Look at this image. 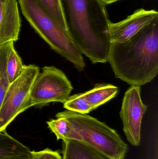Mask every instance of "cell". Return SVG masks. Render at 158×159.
Returning <instances> with one entry per match:
<instances>
[{
  "instance_id": "e0dca14e",
  "label": "cell",
  "mask_w": 158,
  "mask_h": 159,
  "mask_svg": "<svg viewBox=\"0 0 158 159\" xmlns=\"http://www.w3.org/2000/svg\"><path fill=\"white\" fill-rule=\"evenodd\" d=\"M63 104L64 108L66 110L79 114H88L93 111L83 93L70 96Z\"/></svg>"
},
{
  "instance_id": "ffe728a7",
  "label": "cell",
  "mask_w": 158,
  "mask_h": 159,
  "mask_svg": "<svg viewBox=\"0 0 158 159\" xmlns=\"http://www.w3.org/2000/svg\"><path fill=\"white\" fill-rule=\"evenodd\" d=\"M101 1L103 2L106 5H107L111 4L116 2H119L121 0H101Z\"/></svg>"
},
{
  "instance_id": "d6986e66",
  "label": "cell",
  "mask_w": 158,
  "mask_h": 159,
  "mask_svg": "<svg viewBox=\"0 0 158 159\" xmlns=\"http://www.w3.org/2000/svg\"><path fill=\"white\" fill-rule=\"evenodd\" d=\"M31 155L30 156H18V157H12L6 158H2L0 159H30Z\"/></svg>"
},
{
  "instance_id": "52a82bcc",
  "label": "cell",
  "mask_w": 158,
  "mask_h": 159,
  "mask_svg": "<svg viewBox=\"0 0 158 159\" xmlns=\"http://www.w3.org/2000/svg\"><path fill=\"white\" fill-rule=\"evenodd\" d=\"M147 109L141 95V87L132 85L126 91L120 112L127 140L134 146L141 142L142 120Z\"/></svg>"
},
{
  "instance_id": "5b68a950",
  "label": "cell",
  "mask_w": 158,
  "mask_h": 159,
  "mask_svg": "<svg viewBox=\"0 0 158 159\" xmlns=\"http://www.w3.org/2000/svg\"><path fill=\"white\" fill-rule=\"evenodd\" d=\"M73 89L71 82L62 70L54 66H45L32 84L25 104V110L34 106L54 102L64 103Z\"/></svg>"
},
{
  "instance_id": "ba28073f",
  "label": "cell",
  "mask_w": 158,
  "mask_h": 159,
  "mask_svg": "<svg viewBox=\"0 0 158 159\" xmlns=\"http://www.w3.org/2000/svg\"><path fill=\"white\" fill-rule=\"evenodd\" d=\"M156 20H158L157 11L140 8L122 21L110 22L109 34L111 43L126 42Z\"/></svg>"
},
{
  "instance_id": "7c38bea8",
  "label": "cell",
  "mask_w": 158,
  "mask_h": 159,
  "mask_svg": "<svg viewBox=\"0 0 158 159\" xmlns=\"http://www.w3.org/2000/svg\"><path fill=\"white\" fill-rule=\"evenodd\" d=\"M31 155V151L27 147L8 134L6 130L0 132V159Z\"/></svg>"
},
{
  "instance_id": "277c9868",
  "label": "cell",
  "mask_w": 158,
  "mask_h": 159,
  "mask_svg": "<svg viewBox=\"0 0 158 159\" xmlns=\"http://www.w3.org/2000/svg\"><path fill=\"white\" fill-rule=\"evenodd\" d=\"M56 117L66 119L79 141L111 159H124L128 151L127 144L114 129L88 114L66 110Z\"/></svg>"
},
{
  "instance_id": "4fadbf2b",
  "label": "cell",
  "mask_w": 158,
  "mask_h": 159,
  "mask_svg": "<svg viewBox=\"0 0 158 159\" xmlns=\"http://www.w3.org/2000/svg\"><path fill=\"white\" fill-rule=\"evenodd\" d=\"M48 128L56 136L57 140L79 141L77 135L69 121L63 117H56L46 122Z\"/></svg>"
},
{
  "instance_id": "8fae6325",
  "label": "cell",
  "mask_w": 158,
  "mask_h": 159,
  "mask_svg": "<svg viewBox=\"0 0 158 159\" xmlns=\"http://www.w3.org/2000/svg\"><path fill=\"white\" fill-rule=\"evenodd\" d=\"M118 91V88L117 86L103 83L97 84L92 89L83 93V94L94 110L114 98Z\"/></svg>"
},
{
  "instance_id": "7a4b0ae2",
  "label": "cell",
  "mask_w": 158,
  "mask_h": 159,
  "mask_svg": "<svg viewBox=\"0 0 158 159\" xmlns=\"http://www.w3.org/2000/svg\"><path fill=\"white\" fill-rule=\"evenodd\" d=\"M115 77L131 86H143L158 73V20L128 41L112 43L109 56Z\"/></svg>"
},
{
  "instance_id": "6da1fadb",
  "label": "cell",
  "mask_w": 158,
  "mask_h": 159,
  "mask_svg": "<svg viewBox=\"0 0 158 159\" xmlns=\"http://www.w3.org/2000/svg\"><path fill=\"white\" fill-rule=\"evenodd\" d=\"M68 32L93 64L108 62L110 20L101 0H61Z\"/></svg>"
},
{
  "instance_id": "9c48e42d",
  "label": "cell",
  "mask_w": 158,
  "mask_h": 159,
  "mask_svg": "<svg viewBox=\"0 0 158 159\" xmlns=\"http://www.w3.org/2000/svg\"><path fill=\"white\" fill-rule=\"evenodd\" d=\"M21 20L17 0H0V45L19 39Z\"/></svg>"
},
{
  "instance_id": "ac0fdd59",
  "label": "cell",
  "mask_w": 158,
  "mask_h": 159,
  "mask_svg": "<svg viewBox=\"0 0 158 159\" xmlns=\"http://www.w3.org/2000/svg\"><path fill=\"white\" fill-rule=\"evenodd\" d=\"M30 159H62L57 151L46 148L40 151H31Z\"/></svg>"
},
{
  "instance_id": "2e32d148",
  "label": "cell",
  "mask_w": 158,
  "mask_h": 159,
  "mask_svg": "<svg viewBox=\"0 0 158 159\" xmlns=\"http://www.w3.org/2000/svg\"><path fill=\"white\" fill-rule=\"evenodd\" d=\"M24 66L21 58L15 49L14 44L12 45L8 54L6 67L7 78L10 84L20 76Z\"/></svg>"
},
{
  "instance_id": "5bb4252c",
  "label": "cell",
  "mask_w": 158,
  "mask_h": 159,
  "mask_svg": "<svg viewBox=\"0 0 158 159\" xmlns=\"http://www.w3.org/2000/svg\"><path fill=\"white\" fill-rule=\"evenodd\" d=\"M43 10L64 30L68 32L61 0H36Z\"/></svg>"
},
{
  "instance_id": "30bf717a",
  "label": "cell",
  "mask_w": 158,
  "mask_h": 159,
  "mask_svg": "<svg viewBox=\"0 0 158 159\" xmlns=\"http://www.w3.org/2000/svg\"><path fill=\"white\" fill-rule=\"evenodd\" d=\"M62 159H111L84 143L76 140L63 141Z\"/></svg>"
},
{
  "instance_id": "9a60e30c",
  "label": "cell",
  "mask_w": 158,
  "mask_h": 159,
  "mask_svg": "<svg viewBox=\"0 0 158 159\" xmlns=\"http://www.w3.org/2000/svg\"><path fill=\"white\" fill-rule=\"evenodd\" d=\"M14 43L8 42L0 45V108L10 85L6 74V62L10 48Z\"/></svg>"
},
{
  "instance_id": "3957f363",
  "label": "cell",
  "mask_w": 158,
  "mask_h": 159,
  "mask_svg": "<svg viewBox=\"0 0 158 159\" xmlns=\"http://www.w3.org/2000/svg\"><path fill=\"white\" fill-rule=\"evenodd\" d=\"M21 13L31 26L50 47L82 71L86 64L68 32L58 26L41 7L36 0H19Z\"/></svg>"
},
{
  "instance_id": "8992f818",
  "label": "cell",
  "mask_w": 158,
  "mask_h": 159,
  "mask_svg": "<svg viewBox=\"0 0 158 159\" xmlns=\"http://www.w3.org/2000/svg\"><path fill=\"white\" fill-rule=\"evenodd\" d=\"M39 73L36 65H24L20 76L9 85L0 108V132L25 111L31 89Z\"/></svg>"
}]
</instances>
